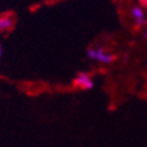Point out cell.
<instances>
[{
	"label": "cell",
	"instance_id": "5",
	"mask_svg": "<svg viewBox=\"0 0 147 147\" xmlns=\"http://www.w3.org/2000/svg\"><path fill=\"white\" fill-rule=\"evenodd\" d=\"M1 55H3V45L0 44V59H1Z\"/></svg>",
	"mask_w": 147,
	"mask_h": 147
},
{
	"label": "cell",
	"instance_id": "3",
	"mask_svg": "<svg viewBox=\"0 0 147 147\" xmlns=\"http://www.w3.org/2000/svg\"><path fill=\"white\" fill-rule=\"evenodd\" d=\"M13 26V19L9 16L0 17V32H6Z\"/></svg>",
	"mask_w": 147,
	"mask_h": 147
},
{
	"label": "cell",
	"instance_id": "4",
	"mask_svg": "<svg viewBox=\"0 0 147 147\" xmlns=\"http://www.w3.org/2000/svg\"><path fill=\"white\" fill-rule=\"evenodd\" d=\"M132 16H133L134 19H136L137 24H139V25L145 21L144 12H142V9H141L140 7H133V8H132Z\"/></svg>",
	"mask_w": 147,
	"mask_h": 147
},
{
	"label": "cell",
	"instance_id": "2",
	"mask_svg": "<svg viewBox=\"0 0 147 147\" xmlns=\"http://www.w3.org/2000/svg\"><path fill=\"white\" fill-rule=\"evenodd\" d=\"M96 61L102 64H111L112 61H114V55L107 53L104 48H95V59Z\"/></svg>",
	"mask_w": 147,
	"mask_h": 147
},
{
	"label": "cell",
	"instance_id": "6",
	"mask_svg": "<svg viewBox=\"0 0 147 147\" xmlns=\"http://www.w3.org/2000/svg\"><path fill=\"white\" fill-rule=\"evenodd\" d=\"M146 38H147V32H146Z\"/></svg>",
	"mask_w": 147,
	"mask_h": 147
},
{
	"label": "cell",
	"instance_id": "1",
	"mask_svg": "<svg viewBox=\"0 0 147 147\" xmlns=\"http://www.w3.org/2000/svg\"><path fill=\"white\" fill-rule=\"evenodd\" d=\"M74 85L81 90H92L94 82L87 73H79L74 79Z\"/></svg>",
	"mask_w": 147,
	"mask_h": 147
}]
</instances>
